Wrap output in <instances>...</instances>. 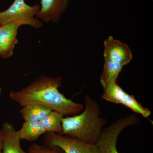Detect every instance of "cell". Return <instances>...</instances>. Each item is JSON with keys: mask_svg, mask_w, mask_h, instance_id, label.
Here are the masks:
<instances>
[{"mask_svg": "<svg viewBox=\"0 0 153 153\" xmlns=\"http://www.w3.org/2000/svg\"><path fill=\"white\" fill-rule=\"evenodd\" d=\"M62 79L60 76L55 78L41 76L21 90L11 91L10 97L22 107L37 103L47 106L64 117L78 114L83 111L84 106L60 93L58 88L62 86Z\"/></svg>", "mask_w": 153, "mask_h": 153, "instance_id": "1", "label": "cell"}, {"mask_svg": "<svg viewBox=\"0 0 153 153\" xmlns=\"http://www.w3.org/2000/svg\"><path fill=\"white\" fill-rule=\"evenodd\" d=\"M84 100L85 106L82 112L62 118L61 134L96 144L107 120L101 116V108L98 102L90 96L85 95Z\"/></svg>", "mask_w": 153, "mask_h": 153, "instance_id": "2", "label": "cell"}, {"mask_svg": "<svg viewBox=\"0 0 153 153\" xmlns=\"http://www.w3.org/2000/svg\"><path fill=\"white\" fill-rule=\"evenodd\" d=\"M105 62L100 76V83L104 84L112 79H117L123 68L132 59L128 45L109 36L104 41Z\"/></svg>", "mask_w": 153, "mask_h": 153, "instance_id": "3", "label": "cell"}, {"mask_svg": "<svg viewBox=\"0 0 153 153\" xmlns=\"http://www.w3.org/2000/svg\"><path fill=\"white\" fill-rule=\"evenodd\" d=\"M139 122L137 117L134 114L120 118L107 126H105L96 143L99 153H120L118 152L117 138L122 131L128 127Z\"/></svg>", "mask_w": 153, "mask_h": 153, "instance_id": "4", "label": "cell"}, {"mask_svg": "<svg viewBox=\"0 0 153 153\" xmlns=\"http://www.w3.org/2000/svg\"><path fill=\"white\" fill-rule=\"evenodd\" d=\"M40 9L39 5L30 6L25 0H15L9 8L0 12V25L15 22L22 26L28 25L35 28L41 27V21L34 18Z\"/></svg>", "mask_w": 153, "mask_h": 153, "instance_id": "5", "label": "cell"}, {"mask_svg": "<svg viewBox=\"0 0 153 153\" xmlns=\"http://www.w3.org/2000/svg\"><path fill=\"white\" fill-rule=\"evenodd\" d=\"M117 79H112L102 84L103 92L101 98L115 104H122L134 112L148 118L151 112L144 107L133 95L129 94L118 85Z\"/></svg>", "mask_w": 153, "mask_h": 153, "instance_id": "6", "label": "cell"}, {"mask_svg": "<svg viewBox=\"0 0 153 153\" xmlns=\"http://www.w3.org/2000/svg\"><path fill=\"white\" fill-rule=\"evenodd\" d=\"M43 143L47 146L59 147L64 153H99L96 144L62 134L47 132Z\"/></svg>", "mask_w": 153, "mask_h": 153, "instance_id": "7", "label": "cell"}, {"mask_svg": "<svg viewBox=\"0 0 153 153\" xmlns=\"http://www.w3.org/2000/svg\"><path fill=\"white\" fill-rule=\"evenodd\" d=\"M22 26L19 23L12 22L0 25V55L4 58L13 55L16 44L18 29Z\"/></svg>", "mask_w": 153, "mask_h": 153, "instance_id": "8", "label": "cell"}, {"mask_svg": "<svg viewBox=\"0 0 153 153\" xmlns=\"http://www.w3.org/2000/svg\"><path fill=\"white\" fill-rule=\"evenodd\" d=\"M68 3L69 0H41L40 9L36 16L44 22H58Z\"/></svg>", "mask_w": 153, "mask_h": 153, "instance_id": "9", "label": "cell"}, {"mask_svg": "<svg viewBox=\"0 0 153 153\" xmlns=\"http://www.w3.org/2000/svg\"><path fill=\"white\" fill-rule=\"evenodd\" d=\"M1 129L3 135L2 153H29L22 149L19 131L12 124L5 122Z\"/></svg>", "mask_w": 153, "mask_h": 153, "instance_id": "10", "label": "cell"}, {"mask_svg": "<svg viewBox=\"0 0 153 153\" xmlns=\"http://www.w3.org/2000/svg\"><path fill=\"white\" fill-rule=\"evenodd\" d=\"M19 132L21 140L33 142L44 134L46 131L40 121L28 120L25 121Z\"/></svg>", "mask_w": 153, "mask_h": 153, "instance_id": "11", "label": "cell"}, {"mask_svg": "<svg viewBox=\"0 0 153 153\" xmlns=\"http://www.w3.org/2000/svg\"><path fill=\"white\" fill-rule=\"evenodd\" d=\"M52 111L43 105L32 103L22 107L19 113L25 121H40Z\"/></svg>", "mask_w": 153, "mask_h": 153, "instance_id": "12", "label": "cell"}, {"mask_svg": "<svg viewBox=\"0 0 153 153\" xmlns=\"http://www.w3.org/2000/svg\"><path fill=\"white\" fill-rule=\"evenodd\" d=\"M63 115L52 111L49 114L40 120L44 126L46 132L61 134L62 132V119Z\"/></svg>", "mask_w": 153, "mask_h": 153, "instance_id": "13", "label": "cell"}, {"mask_svg": "<svg viewBox=\"0 0 153 153\" xmlns=\"http://www.w3.org/2000/svg\"><path fill=\"white\" fill-rule=\"evenodd\" d=\"M28 150L29 153H64L59 147H49L36 143L31 145Z\"/></svg>", "mask_w": 153, "mask_h": 153, "instance_id": "14", "label": "cell"}, {"mask_svg": "<svg viewBox=\"0 0 153 153\" xmlns=\"http://www.w3.org/2000/svg\"><path fill=\"white\" fill-rule=\"evenodd\" d=\"M3 135L2 131L0 129V153H2Z\"/></svg>", "mask_w": 153, "mask_h": 153, "instance_id": "15", "label": "cell"}, {"mask_svg": "<svg viewBox=\"0 0 153 153\" xmlns=\"http://www.w3.org/2000/svg\"><path fill=\"white\" fill-rule=\"evenodd\" d=\"M1 87H0V96H1Z\"/></svg>", "mask_w": 153, "mask_h": 153, "instance_id": "16", "label": "cell"}]
</instances>
